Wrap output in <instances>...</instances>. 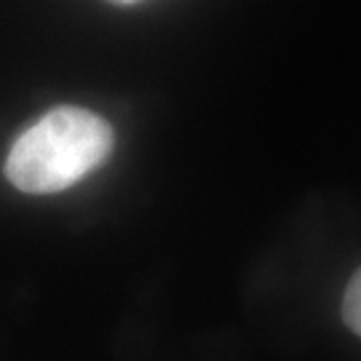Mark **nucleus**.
<instances>
[{
    "instance_id": "nucleus-2",
    "label": "nucleus",
    "mask_w": 361,
    "mask_h": 361,
    "mask_svg": "<svg viewBox=\"0 0 361 361\" xmlns=\"http://www.w3.org/2000/svg\"><path fill=\"white\" fill-rule=\"evenodd\" d=\"M343 319H345V324H348L356 335H361V271L350 279L348 289H345Z\"/></svg>"
},
{
    "instance_id": "nucleus-1",
    "label": "nucleus",
    "mask_w": 361,
    "mask_h": 361,
    "mask_svg": "<svg viewBox=\"0 0 361 361\" xmlns=\"http://www.w3.org/2000/svg\"><path fill=\"white\" fill-rule=\"evenodd\" d=\"M113 129L102 116L83 107H56L13 142L6 177L32 195L73 188L113 150Z\"/></svg>"
},
{
    "instance_id": "nucleus-3",
    "label": "nucleus",
    "mask_w": 361,
    "mask_h": 361,
    "mask_svg": "<svg viewBox=\"0 0 361 361\" xmlns=\"http://www.w3.org/2000/svg\"><path fill=\"white\" fill-rule=\"evenodd\" d=\"M121 3H134V0H121Z\"/></svg>"
}]
</instances>
